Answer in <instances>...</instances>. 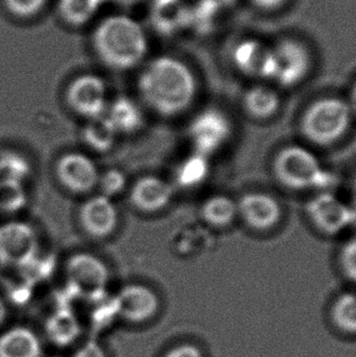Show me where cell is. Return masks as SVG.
Here are the masks:
<instances>
[{"label":"cell","instance_id":"6da1fadb","mask_svg":"<svg viewBox=\"0 0 356 357\" xmlns=\"http://www.w3.org/2000/svg\"><path fill=\"white\" fill-rule=\"evenodd\" d=\"M143 102L161 116H177L195 100L198 82L192 68L181 59L160 55L150 60L137 82Z\"/></svg>","mask_w":356,"mask_h":357},{"label":"cell","instance_id":"7a4b0ae2","mask_svg":"<svg viewBox=\"0 0 356 357\" xmlns=\"http://www.w3.org/2000/svg\"><path fill=\"white\" fill-rule=\"evenodd\" d=\"M91 47L105 66L127 71L143 61L148 53V37L142 24L128 15H109L96 24Z\"/></svg>","mask_w":356,"mask_h":357},{"label":"cell","instance_id":"3957f363","mask_svg":"<svg viewBox=\"0 0 356 357\" xmlns=\"http://www.w3.org/2000/svg\"><path fill=\"white\" fill-rule=\"evenodd\" d=\"M272 174L284 188L297 192H325L336 182L311 150L302 145H287L279 149L272 160Z\"/></svg>","mask_w":356,"mask_h":357},{"label":"cell","instance_id":"277c9868","mask_svg":"<svg viewBox=\"0 0 356 357\" xmlns=\"http://www.w3.org/2000/svg\"><path fill=\"white\" fill-rule=\"evenodd\" d=\"M353 120L349 102L337 97L320 98L310 102L300 119V132L311 144L328 146L347 133Z\"/></svg>","mask_w":356,"mask_h":357},{"label":"cell","instance_id":"5b68a950","mask_svg":"<svg viewBox=\"0 0 356 357\" xmlns=\"http://www.w3.org/2000/svg\"><path fill=\"white\" fill-rule=\"evenodd\" d=\"M272 45L274 77L283 88L298 86L308 77L313 68V55L308 45L295 37H282Z\"/></svg>","mask_w":356,"mask_h":357},{"label":"cell","instance_id":"8992f818","mask_svg":"<svg viewBox=\"0 0 356 357\" xmlns=\"http://www.w3.org/2000/svg\"><path fill=\"white\" fill-rule=\"evenodd\" d=\"M188 133L194 153L210 158L228 143L232 122L221 109L207 107L193 119Z\"/></svg>","mask_w":356,"mask_h":357},{"label":"cell","instance_id":"52a82bcc","mask_svg":"<svg viewBox=\"0 0 356 357\" xmlns=\"http://www.w3.org/2000/svg\"><path fill=\"white\" fill-rule=\"evenodd\" d=\"M306 213L313 227L326 236H337L356 221V211L329 190L318 192L306 204Z\"/></svg>","mask_w":356,"mask_h":357},{"label":"cell","instance_id":"ba28073f","mask_svg":"<svg viewBox=\"0 0 356 357\" xmlns=\"http://www.w3.org/2000/svg\"><path fill=\"white\" fill-rule=\"evenodd\" d=\"M38 236L29 223L11 221L0 226V264L29 265L38 254Z\"/></svg>","mask_w":356,"mask_h":357},{"label":"cell","instance_id":"9c48e42d","mask_svg":"<svg viewBox=\"0 0 356 357\" xmlns=\"http://www.w3.org/2000/svg\"><path fill=\"white\" fill-rule=\"evenodd\" d=\"M68 284L77 295L94 299L105 294L109 282V270L98 256L89 252H78L66 262Z\"/></svg>","mask_w":356,"mask_h":357},{"label":"cell","instance_id":"30bf717a","mask_svg":"<svg viewBox=\"0 0 356 357\" xmlns=\"http://www.w3.org/2000/svg\"><path fill=\"white\" fill-rule=\"evenodd\" d=\"M68 107L87 120L101 116L107 109V89L103 78L86 73L73 78L66 89Z\"/></svg>","mask_w":356,"mask_h":357},{"label":"cell","instance_id":"8fae6325","mask_svg":"<svg viewBox=\"0 0 356 357\" xmlns=\"http://www.w3.org/2000/svg\"><path fill=\"white\" fill-rule=\"evenodd\" d=\"M55 176L64 188L75 194L89 193L101 177L96 162L80 151L61 155L55 164Z\"/></svg>","mask_w":356,"mask_h":357},{"label":"cell","instance_id":"7c38bea8","mask_svg":"<svg viewBox=\"0 0 356 357\" xmlns=\"http://www.w3.org/2000/svg\"><path fill=\"white\" fill-rule=\"evenodd\" d=\"M235 68L246 77L269 79L274 77L272 45L256 38H243L231 53Z\"/></svg>","mask_w":356,"mask_h":357},{"label":"cell","instance_id":"4fadbf2b","mask_svg":"<svg viewBox=\"0 0 356 357\" xmlns=\"http://www.w3.org/2000/svg\"><path fill=\"white\" fill-rule=\"evenodd\" d=\"M238 216L254 231L265 232L279 225L282 208L277 199L266 193H248L237 202Z\"/></svg>","mask_w":356,"mask_h":357},{"label":"cell","instance_id":"5bb4252c","mask_svg":"<svg viewBox=\"0 0 356 357\" xmlns=\"http://www.w3.org/2000/svg\"><path fill=\"white\" fill-rule=\"evenodd\" d=\"M78 218L84 232L91 237L106 238L117 228L119 211L112 199L101 194L82 204Z\"/></svg>","mask_w":356,"mask_h":357},{"label":"cell","instance_id":"9a60e30c","mask_svg":"<svg viewBox=\"0 0 356 357\" xmlns=\"http://www.w3.org/2000/svg\"><path fill=\"white\" fill-rule=\"evenodd\" d=\"M117 314L132 324H142L151 319L159 310V298L149 287L128 284L115 298Z\"/></svg>","mask_w":356,"mask_h":357},{"label":"cell","instance_id":"2e32d148","mask_svg":"<svg viewBox=\"0 0 356 357\" xmlns=\"http://www.w3.org/2000/svg\"><path fill=\"white\" fill-rule=\"evenodd\" d=\"M172 198V184L156 176L137 179L130 190L131 204L145 213H159L169 206Z\"/></svg>","mask_w":356,"mask_h":357},{"label":"cell","instance_id":"e0dca14e","mask_svg":"<svg viewBox=\"0 0 356 357\" xmlns=\"http://www.w3.org/2000/svg\"><path fill=\"white\" fill-rule=\"evenodd\" d=\"M242 104L251 119L269 120L279 112L281 97L274 88L260 83L246 89Z\"/></svg>","mask_w":356,"mask_h":357},{"label":"cell","instance_id":"ac0fdd59","mask_svg":"<svg viewBox=\"0 0 356 357\" xmlns=\"http://www.w3.org/2000/svg\"><path fill=\"white\" fill-rule=\"evenodd\" d=\"M42 347L29 328L15 327L0 337V357H40Z\"/></svg>","mask_w":356,"mask_h":357},{"label":"cell","instance_id":"d6986e66","mask_svg":"<svg viewBox=\"0 0 356 357\" xmlns=\"http://www.w3.org/2000/svg\"><path fill=\"white\" fill-rule=\"evenodd\" d=\"M45 332L52 343L58 347H68L81 333V324L73 310L61 307L49 317Z\"/></svg>","mask_w":356,"mask_h":357},{"label":"cell","instance_id":"ffe728a7","mask_svg":"<svg viewBox=\"0 0 356 357\" xmlns=\"http://www.w3.org/2000/svg\"><path fill=\"white\" fill-rule=\"evenodd\" d=\"M117 133H133L140 130L144 122L140 107L130 98H117L107 105L105 112Z\"/></svg>","mask_w":356,"mask_h":357},{"label":"cell","instance_id":"44dd1931","mask_svg":"<svg viewBox=\"0 0 356 357\" xmlns=\"http://www.w3.org/2000/svg\"><path fill=\"white\" fill-rule=\"evenodd\" d=\"M200 216L212 227H228L238 218L237 202L223 194L212 195L202 204Z\"/></svg>","mask_w":356,"mask_h":357},{"label":"cell","instance_id":"7402d4cb","mask_svg":"<svg viewBox=\"0 0 356 357\" xmlns=\"http://www.w3.org/2000/svg\"><path fill=\"white\" fill-rule=\"evenodd\" d=\"M106 0H59L58 14L71 27H82L96 17Z\"/></svg>","mask_w":356,"mask_h":357},{"label":"cell","instance_id":"603a6c76","mask_svg":"<svg viewBox=\"0 0 356 357\" xmlns=\"http://www.w3.org/2000/svg\"><path fill=\"white\" fill-rule=\"evenodd\" d=\"M117 135V130L105 114L87 120V125L83 128V140L86 144L101 153L107 151L114 146Z\"/></svg>","mask_w":356,"mask_h":357},{"label":"cell","instance_id":"cb8c5ba5","mask_svg":"<svg viewBox=\"0 0 356 357\" xmlns=\"http://www.w3.org/2000/svg\"><path fill=\"white\" fill-rule=\"evenodd\" d=\"M333 324L344 333L356 335V294L346 293L338 298L331 311Z\"/></svg>","mask_w":356,"mask_h":357},{"label":"cell","instance_id":"d4e9b609","mask_svg":"<svg viewBox=\"0 0 356 357\" xmlns=\"http://www.w3.org/2000/svg\"><path fill=\"white\" fill-rule=\"evenodd\" d=\"M207 174H209V158L194 153L192 156L184 160L178 167V183L183 187L192 188L202 183L207 179Z\"/></svg>","mask_w":356,"mask_h":357},{"label":"cell","instance_id":"484cf974","mask_svg":"<svg viewBox=\"0 0 356 357\" xmlns=\"http://www.w3.org/2000/svg\"><path fill=\"white\" fill-rule=\"evenodd\" d=\"M49 0H3L6 13L21 21L34 20L43 13Z\"/></svg>","mask_w":356,"mask_h":357},{"label":"cell","instance_id":"4316f807","mask_svg":"<svg viewBox=\"0 0 356 357\" xmlns=\"http://www.w3.org/2000/svg\"><path fill=\"white\" fill-rule=\"evenodd\" d=\"M26 194L21 184L15 179H4L0 182V210L16 211L24 204Z\"/></svg>","mask_w":356,"mask_h":357},{"label":"cell","instance_id":"83f0119b","mask_svg":"<svg viewBox=\"0 0 356 357\" xmlns=\"http://www.w3.org/2000/svg\"><path fill=\"white\" fill-rule=\"evenodd\" d=\"M339 266L343 275L356 283V236L350 238L341 249Z\"/></svg>","mask_w":356,"mask_h":357},{"label":"cell","instance_id":"f1b7e54d","mask_svg":"<svg viewBox=\"0 0 356 357\" xmlns=\"http://www.w3.org/2000/svg\"><path fill=\"white\" fill-rule=\"evenodd\" d=\"M98 185H101L103 195L111 198L112 195L120 193L125 188V176L119 169H110L99 177Z\"/></svg>","mask_w":356,"mask_h":357},{"label":"cell","instance_id":"f546056e","mask_svg":"<svg viewBox=\"0 0 356 357\" xmlns=\"http://www.w3.org/2000/svg\"><path fill=\"white\" fill-rule=\"evenodd\" d=\"M251 9L264 15H274L287 9L292 0H246Z\"/></svg>","mask_w":356,"mask_h":357},{"label":"cell","instance_id":"4dcf8cb0","mask_svg":"<svg viewBox=\"0 0 356 357\" xmlns=\"http://www.w3.org/2000/svg\"><path fill=\"white\" fill-rule=\"evenodd\" d=\"M165 357H202V354L195 345L183 344L172 349Z\"/></svg>","mask_w":356,"mask_h":357},{"label":"cell","instance_id":"1f68e13d","mask_svg":"<svg viewBox=\"0 0 356 357\" xmlns=\"http://www.w3.org/2000/svg\"><path fill=\"white\" fill-rule=\"evenodd\" d=\"M73 357H106V355L99 344L88 342L78 349Z\"/></svg>","mask_w":356,"mask_h":357},{"label":"cell","instance_id":"d6a6232c","mask_svg":"<svg viewBox=\"0 0 356 357\" xmlns=\"http://www.w3.org/2000/svg\"><path fill=\"white\" fill-rule=\"evenodd\" d=\"M349 107L352 109L353 114L356 115V82L353 86L352 92H350V98H349Z\"/></svg>","mask_w":356,"mask_h":357},{"label":"cell","instance_id":"836d02e7","mask_svg":"<svg viewBox=\"0 0 356 357\" xmlns=\"http://www.w3.org/2000/svg\"><path fill=\"white\" fill-rule=\"evenodd\" d=\"M6 312H8L6 306H5L4 301L0 298V324H3L6 319Z\"/></svg>","mask_w":356,"mask_h":357},{"label":"cell","instance_id":"e575fe53","mask_svg":"<svg viewBox=\"0 0 356 357\" xmlns=\"http://www.w3.org/2000/svg\"><path fill=\"white\" fill-rule=\"evenodd\" d=\"M112 1H117L120 4H135L138 0H112Z\"/></svg>","mask_w":356,"mask_h":357}]
</instances>
